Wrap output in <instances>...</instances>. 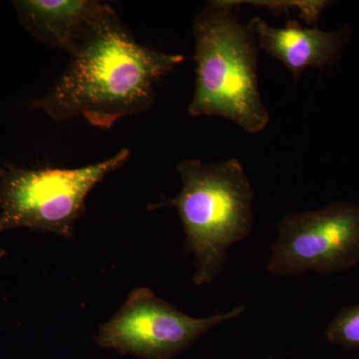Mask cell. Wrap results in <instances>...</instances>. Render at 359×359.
<instances>
[{
    "mask_svg": "<svg viewBox=\"0 0 359 359\" xmlns=\"http://www.w3.org/2000/svg\"><path fill=\"white\" fill-rule=\"evenodd\" d=\"M70 55L65 73L30 105L56 121L83 118L100 129L148 110L157 84L185 60L137 41L109 4Z\"/></svg>",
    "mask_w": 359,
    "mask_h": 359,
    "instance_id": "cell-1",
    "label": "cell"
},
{
    "mask_svg": "<svg viewBox=\"0 0 359 359\" xmlns=\"http://www.w3.org/2000/svg\"><path fill=\"white\" fill-rule=\"evenodd\" d=\"M245 309L238 306L209 318H193L147 287H138L113 318L101 325L95 340L99 346L121 354L172 359L212 328L242 316Z\"/></svg>",
    "mask_w": 359,
    "mask_h": 359,
    "instance_id": "cell-5",
    "label": "cell"
},
{
    "mask_svg": "<svg viewBox=\"0 0 359 359\" xmlns=\"http://www.w3.org/2000/svg\"><path fill=\"white\" fill-rule=\"evenodd\" d=\"M327 337L337 346L359 349V304L337 313L328 325Z\"/></svg>",
    "mask_w": 359,
    "mask_h": 359,
    "instance_id": "cell-9",
    "label": "cell"
},
{
    "mask_svg": "<svg viewBox=\"0 0 359 359\" xmlns=\"http://www.w3.org/2000/svg\"><path fill=\"white\" fill-rule=\"evenodd\" d=\"M238 1H210L194 20L196 86L189 113L218 116L256 134L269 113L259 89V43L252 21L238 20Z\"/></svg>",
    "mask_w": 359,
    "mask_h": 359,
    "instance_id": "cell-2",
    "label": "cell"
},
{
    "mask_svg": "<svg viewBox=\"0 0 359 359\" xmlns=\"http://www.w3.org/2000/svg\"><path fill=\"white\" fill-rule=\"evenodd\" d=\"M13 6L21 25L35 39L70 54L107 4L93 0H16Z\"/></svg>",
    "mask_w": 359,
    "mask_h": 359,
    "instance_id": "cell-8",
    "label": "cell"
},
{
    "mask_svg": "<svg viewBox=\"0 0 359 359\" xmlns=\"http://www.w3.org/2000/svg\"><path fill=\"white\" fill-rule=\"evenodd\" d=\"M257 43L299 79L309 67L323 68L337 59L344 35L327 32L318 27H304L297 21H289L283 27L271 26L261 18L250 20Z\"/></svg>",
    "mask_w": 359,
    "mask_h": 359,
    "instance_id": "cell-7",
    "label": "cell"
},
{
    "mask_svg": "<svg viewBox=\"0 0 359 359\" xmlns=\"http://www.w3.org/2000/svg\"><path fill=\"white\" fill-rule=\"evenodd\" d=\"M358 262L359 205L334 203L280 219L268 269L278 276L337 273Z\"/></svg>",
    "mask_w": 359,
    "mask_h": 359,
    "instance_id": "cell-6",
    "label": "cell"
},
{
    "mask_svg": "<svg viewBox=\"0 0 359 359\" xmlns=\"http://www.w3.org/2000/svg\"><path fill=\"white\" fill-rule=\"evenodd\" d=\"M181 192L149 209L173 207L186 233L185 247L196 259L194 283L210 285L223 269L229 250L249 237L254 222V191L240 161L205 164L182 161L177 166Z\"/></svg>",
    "mask_w": 359,
    "mask_h": 359,
    "instance_id": "cell-3",
    "label": "cell"
},
{
    "mask_svg": "<svg viewBox=\"0 0 359 359\" xmlns=\"http://www.w3.org/2000/svg\"><path fill=\"white\" fill-rule=\"evenodd\" d=\"M130 151L81 168H0V231L27 228L71 238L90 192L128 161Z\"/></svg>",
    "mask_w": 359,
    "mask_h": 359,
    "instance_id": "cell-4",
    "label": "cell"
}]
</instances>
